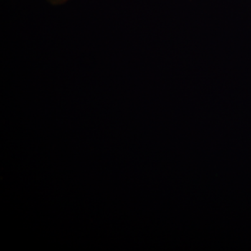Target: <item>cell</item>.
Listing matches in <instances>:
<instances>
[{
	"label": "cell",
	"mask_w": 251,
	"mask_h": 251,
	"mask_svg": "<svg viewBox=\"0 0 251 251\" xmlns=\"http://www.w3.org/2000/svg\"><path fill=\"white\" fill-rule=\"evenodd\" d=\"M49 1L53 4H60L69 1V0H49Z\"/></svg>",
	"instance_id": "6da1fadb"
}]
</instances>
